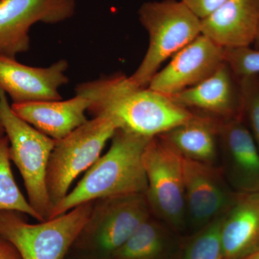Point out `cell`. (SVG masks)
<instances>
[{"label":"cell","mask_w":259,"mask_h":259,"mask_svg":"<svg viewBox=\"0 0 259 259\" xmlns=\"http://www.w3.org/2000/svg\"><path fill=\"white\" fill-rule=\"evenodd\" d=\"M151 138L116 130L107 152L100 156L59 203L49 219L97 199L130 194H146L148 182L143 153Z\"/></svg>","instance_id":"cell-2"},{"label":"cell","mask_w":259,"mask_h":259,"mask_svg":"<svg viewBox=\"0 0 259 259\" xmlns=\"http://www.w3.org/2000/svg\"><path fill=\"white\" fill-rule=\"evenodd\" d=\"M238 79L241 89L243 120L259 151V75Z\"/></svg>","instance_id":"cell-22"},{"label":"cell","mask_w":259,"mask_h":259,"mask_svg":"<svg viewBox=\"0 0 259 259\" xmlns=\"http://www.w3.org/2000/svg\"><path fill=\"white\" fill-rule=\"evenodd\" d=\"M243 259H259V248L252 253L251 254L248 255V256L245 257Z\"/></svg>","instance_id":"cell-26"},{"label":"cell","mask_w":259,"mask_h":259,"mask_svg":"<svg viewBox=\"0 0 259 259\" xmlns=\"http://www.w3.org/2000/svg\"><path fill=\"white\" fill-rule=\"evenodd\" d=\"M151 214L146 194L97 199L73 247L88 258L109 259Z\"/></svg>","instance_id":"cell-6"},{"label":"cell","mask_w":259,"mask_h":259,"mask_svg":"<svg viewBox=\"0 0 259 259\" xmlns=\"http://www.w3.org/2000/svg\"><path fill=\"white\" fill-rule=\"evenodd\" d=\"M0 259H23L13 243L0 236Z\"/></svg>","instance_id":"cell-25"},{"label":"cell","mask_w":259,"mask_h":259,"mask_svg":"<svg viewBox=\"0 0 259 259\" xmlns=\"http://www.w3.org/2000/svg\"><path fill=\"white\" fill-rule=\"evenodd\" d=\"M68 68L64 59L40 68L0 56V90L9 95L13 104L62 100L59 89L69 81Z\"/></svg>","instance_id":"cell-12"},{"label":"cell","mask_w":259,"mask_h":259,"mask_svg":"<svg viewBox=\"0 0 259 259\" xmlns=\"http://www.w3.org/2000/svg\"><path fill=\"white\" fill-rule=\"evenodd\" d=\"M10 161L9 139L5 135L0 138V210L18 211L41 222L17 185Z\"/></svg>","instance_id":"cell-20"},{"label":"cell","mask_w":259,"mask_h":259,"mask_svg":"<svg viewBox=\"0 0 259 259\" xmlns=\"http://www.w3.org/2000/svg\"><path fill=\"white\" fill-rule=\"evenodd\" d=\"M76 8V0H0V56L15 59L27 52L32 25L62 23Z\"/></svg>","instance_id":"cell-9"},{"label":"cell","mask_w":259,"mask_h":259,"mask_svg":"<svg viewBox=\"0 0 259 259\" xmlns=\"http://www.w3.org/2000/svg\"><path fill=\"white\" fill-rule=\"evenodd\" d=\"M75 91L88 99V111L93 118L105 119L117 130L148 138L159 136L194 115L171 97L139 88L122 74L80 83Z\"/></svg>","instance_id":"cell-1"},{"label":"cell","mask_w":259,"mask_h":259,"mask_svg":"<svg viewBox=\"0 0 259 259\" xmlns=\"http://www.w3.org/2000/svg\"><path fill=\"white\" fill-rule=\"evenodd\" d=\"M183 159L159 136L148 141L143 153L148 182L146 197L151 212L177 231L187 225Z\"/></svg>","instance_id":"cell-8"},{"label":"cell","mask_w":259,"mask_h":259,"mask_svg":"<svg viewBox=\"0 0 259 259\" xmlns=\"http://www.w3.org/2000/svg\"><path fill=\"white\" fill-rule=\"evenodd\" d=\"M167 245L164 227L151 216L109 259H161Z\"/></svg>","instance_id":"cell-19"},{"label":"cell","mask_w":259,"mask_h":259,"mask_svg":"<svg viewBox=\"0 0 259 259\" xmlns=\"http://www.w3.org/2000/svg\"><path fill=\"white\" fill-rule=\"evenodd\" d=\"M200 20L212 13L228 0H180Z\"/></svg>","instance_id":"cell-24"},{"label":"cell","mask_w":259,"mask_h":259,"mask_svg":"<svg viewBox=\"0 0 259 259\" xmlns=\"http://www.w3.org/2000/svg\"><path fill=\"white\" fill-rule=\"evenodd\" d=\"M224 49L199 35L159 70L148 88L171 97L207 79L224 62Z\"/></svg>","instance_id":"cell-11"},{"label":"cell","mask_w":259,"mask_h":259,"mask_svg":"<svg viewBox=\"0 0 259 259\" xmlns=\"http://www.w3.org/2000/svg\"><path fill=\"white\" fill-rule=\"evenodd\" d=\"M223 56L236 77L259 75V50L252 47L224 49Z\"/></svg>","instance_id":"cell-23"},{"label":"cell","mask_w":259,"mask_h":259,"mask_svg":"<svg viewBox=\"0 0 259 259\" xmlns=\"http://www.w3.org/2000/svg\"><path fill=\"white\" fill-rule=\"evenodd\" d=\"M90 102L76 95L70 100L12 104L13 112L37 131L59 141L88 121Z\"/></svg>","instance_id":"cell-16"},{"label":"cell","mask_w":259,"mask_h":259,"mask_svg":"<svg viewBox=\"0 0 259 259\" xmlns=\"http://www.w3.org/2000/svg\"><path fill=\"white\" fill-rule=\"evenodd\" d=\"M0 122L10 142V159L23 179L28 201L40 221L49 219L53 206L46 184L49 158L56 143L19 117L7 94L0 90Z\"/></svg>","instance_id":"cell-5"},{"label":"cell","mask_w":259,"mask_h":259,"mask_svg":"<svg viewBox=\"0 0 259 259\" xmlns=\"http://www.w3.org/2000/svg\"><path fill=\"white\" fill-rule=\"evenodd\" d=\"M194 112L183 123L159 135L183 157L208 164L217 165L220 154V131L223 120Z\"/></svg>","instance_id":"cell-18"},{"label":"cell","mask_w":259,"mask_h":259,"mask_svg":"<svg viewBox=\"0 0 259 259\" xmlns=\"http://www.w3.org/2000/svg\"><path fill=\"white\" fill-rule=\"evenodd\" d=\"M138 14L149 44L129 79L139 88H148L164 61L201 35V20L180 0L146 2Z\"/></svg>","instance_id":"cell-3"},{"label":"cell","mask_w":259,"mask_h":259,"mask_svg":"<svg viewBox=\"0 0 259 259\" xmlns=\"http://www.w3.org/2000/svg\"><path fill=\"white\" fill-rule=\"evenodd\" d=\"M253 49H255V50H259V22H258V32H257L256 37H255V40L254 42H253Z\"/></svg>","instance_id":"cell-27"},{"label":"cell","mask_w":259,"mask_h":259,"mask_svg":"<svg viewBox=\"0 0 259 259\" xmlns=\"http://www.w3.org/2000/svg\"><path fill=\"white\" fill-rule=\"evenodd\" d=\"M4 136H5L4 128H3L1 122H0V138L3 137Z\"/></svg>","instance_id":"cell-28"},{"label":"cell","mask_w":259,"mask_h":259,"mask_svg":"<svg viewBox=\"0 0 259 259\" xmlns=\"http://www.w3.org/2000/svg\"><path fill=\"white\" fill-rule=\"evenodd\" d=\"M186 223L203 228L225 215L239 193L228 183L221 167L184 157Z\"/></svg>","instance_id":"cell-10"},{"label":"cell","mask_w":259,"mask_h":259,"mask_svg":"<svg viewBox=\"0 0 259 259\" xmlns=\"http://www.w3.org/2000/svg\"><path fill=\"white\" fill-rule=\"evenodd\" d=\"M224 215L199 230L187 245L182 259H223L221 228Z\"/></svg>","instance_id":"cell-21"},{"label":"cell","mask_w":259,"mask_h":259,"mask_svg":"<svg viewBox=\"0 0 259 259\" xmlns=\"http://www.w3.org/2000/svg\"><path fill=\"white\" fill-rule=\"evenodd\" d=\"M220 153L223 174L239 194L259 192V151L243 117L223 121Z\"/></svg>","instance_id":"cell-13"},{"label":"cell","mask_w":259,"mask_h":259,"mask_svg":"<svg viewBox=\"0 0 259 259\" xmlns=\"http://www.w3.org/2000/svg\"><path fill=\"white\" fill-rule=\"evenodd\" d=\"M116 130L111 122L97 117L87 121L64 139L56 141L46 175L53 207L67 195L73 182L100 157Z\"/></svg>","instance_id":"cell-7"},{"label":"cell","mask_w":259,"mask_h":259,"mask_svg":"<svg viewBox=\"0 0 259 259\" xmlns=\"http://www.w3.org/2000/svg\"><path fill=\"white\" fill-rule=\"evenodd\" d=\"M223 259H243L259 248V192L239 194L223 218Z\"/></svg>","instance_id":"cell-17"},{"label":"cell","mask_w":259,"mask_h":259,"mask_svg":"<svg viewBox=\"0 0 259 259\" xmlns=\"http://www.w3.org/2000/svg\"><path fill=\"white\" fill-rule=\"evenodd\" d=\"M94 201L58 217L30 224L23 212L0 210V236L16 247L23 259H64L88 222Z\"/></svg>","instance_id":"cell-4"},{"label":"cell","mask_w":259,"mask_h":259,"mask_svg":"<svg viewBox=\"0 0 259 259\" xmlns=\"http://www.w3.org/2000/svg\"><path fill=\"white\" fill-rule=\"evenodd\" d=\"M259 22V0H228L201 20V34L223 49L252 47Z\"/></svg>","instance_id":"cell-15"},{"label":"cell","mask_w":259,"mask_h":259,"mask_svg":"<svg viewBox=\"0 0 259 259\" xmlns=\"http://www.w3.org/2000/svg\"><path fill=\"white\" fill-rule=\"evenodd\" d=\"M171 97L180 106L221 120L243 117L239 81L225 61L207 79Z\"/></svg>","instance_id":"cell-14"}]
</instances>
